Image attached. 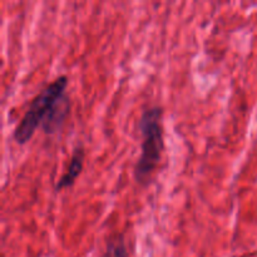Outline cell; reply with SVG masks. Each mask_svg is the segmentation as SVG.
I'll use <instances>...</instances> for the list:
<instances>
[{"label": "cell", "instance_id": "277c9868", "mask_svg": "<svg viewBox=\"0 0 257 257\" xmlns=\"http://www.w3.org/2000/svg\"><path fill=\"white\" fill-rule=\"evenodd\" d=\"M102 257H128L124 237L122 235H117L110 238Z\"/></svg>", "mask_w": 257, "mask_h": 257}, {"label": "cell", "instance_id": "6da1fadb", "mask_svg": "<svg viewBox=\"0 0 257 257\" xmlns=\"http://www.w3.org/2000/svg\"><path fill=\"white\" fill-rule=\"evenodd\" d=\"M67 85L68 78L65 75L58 77L34 98L14 131V140L18 145L29 142L40 124L47 133L55 132L60 127L69 110L65 97Z\"/></svg>", "mask_w": 257, "mask_h": 257}, {"label": "cell", "instance_id": "3957f363", "mask_svg": "<svg viewBox=\"0 0 257 257\" xmlns=\"http://www.w3.org/2000/svg\"><path fill=\"white\" fill-rule=\"evenodd\" d=\"M83 165H84V150L82 147H78L73 152L72 158H70V163L67 168V172L58 181L57 186H55V191L59 192V191L74 185L75 180H77L78 176L82 172Z\"/></svg>", "mask_w": 257, "mask_h": 257}, {"label": "cell", "instance_id": "7a4b0ae2", "mask_svg": "<svg viewBox=\"0 0 257 257\" xmlns=\"http://www.w3.org/2000/svg\"><path fill=\"white\" fill-rule=\"evenodd\" d=\"M162 114V108H148L143 112L140 120L142 147H141L140 160L135 168V177L136 181L142 186L151 182V178L162 158L163 148H165Z\"/></svg>", "mask_w": 257, "mask_h": 257}]
</instances>
